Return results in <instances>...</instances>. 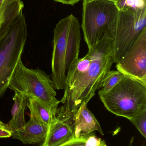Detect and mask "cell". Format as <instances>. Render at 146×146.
Instances as JSON below:
<instances>
[{"label":"cell","mask_w":146,"mask_h":146,"mask_svg":"<svg viewBox=\"0 0 146 146\" xmlns=\"http://www.w3.org/2000/svg\"><path fill=\"white\" fill-rule=\"evenodd\" d=\"M113 63L112 40L108 33L88 48L84 57L78 58L73 63L66 77L61 100L63 106L75 112L83 103L88 104L101 88L103 80Z\"/></svg>","instance_id":"1"},{"label":"cell","mask_w":146,"mask_h":146,"mask_svg":"<svg viewBox=\"0 0 146 146\" xmlns=\"http://www.w3.org/2000/svg\"><path fill=\"white\" fill-rule=\"evenodd\" d=\"M79 20L73 14L61 19L54 30L51 80L55 89L64 90L68 73L79 58L81 35Z\"/></svg>","instance_id":"2"},{"label":"cell","mask_w":146,"mask_h":146,"mask_svg":"<svg viewBox=\"0 0 146 146\" xmlns=\"http://www.w3.org/2000/svg\"><path fill=\"white\" fill-rule=\"evenodd\" d=\"M27 36V25L23 12L7 19L0 28V98L21 60Z\"/></svg>","instance_id":"3"},{"label":"cell","mask_w":146,"mask_h":146,"mask_svg":"<svg viewBox=\"0 0 146 146\" xmlns=\"http://www.w3.org/2000/svg\"><path fill=\"white\" fill-rule=\"evenodd\" d=\"M8 88L38 100L55 115L61 101L56 98L54 82L39 68L30 69L21 60L15 69Z\"/></svg>","instance_id":"4"},{"label":"cell","mask_w":146,"mask_h":146,"mask_svg":"<svg viewBox=\"0 0 146 146\" xmlns=\"http://www.w3.org/2000/svg\"><path fill=\"white\" fill-rule=\"evenodd\" d=\"M99 97L109 111L128 120L146 109V86L125 76L109 92Z\"/></svg>","instance_id":"5"},{"label":"cell","mask_w":146,"mask_h":146,"mask_svg":"<svg viewBox=\"0 0 146 146\" xmlns=\"http://www.w3.org/2000/svg\"><path fill=\"white\" fill-rule=\"evenodd\" d=\"M119 10L115 3L107 0H83L81 28L88 48L109 32Z\"/></svg>","instance_id":"6"},{"label":"cell","mask_w":146,"mask_h":146,"mask_svg":"<svg viewBox=\"0 0 146 146\" xmlns=\"http://www.w3.org/2000/svg\"><path fill=\"white\" fill-rule=\"evenodd\" d=\"M146 8L135 13L119 11L109 32L112 40L114 63L118 62L146 29Z\"/></svg>","instance_id":"7"},{"label":"cell","mask_w":146,"mask_h":146,"mask_svg":"<svg viewBox=\"0 0 146 146\" xmlns=\"http://www.w3.org/2000/svg\"><path fill=\"white\" fill-rule=\"evenodd\" d=\"M116 67L125 76L146 86V29L120 58Z\"/></svg>","instance_id":"8"},{"label":"cell","mask_w":146,"mask_h":146,"mask_svg":"<svg viewBox=\"0 0 146 146\" xmlns=\"http://www.w3.org/2000/svg\"><path fill=\"white\" fill-rule=\"evenodd\" d=\"M75 113L63 106L58 108L41 146H60L73 139Z\"/></svg>","instance_id":"9"},{"label":"cell","mask_w":146,"mask_h":146,"mask_svg":"<svg viewBox=\"0 0 146 146\" xmlns=\"http://www.w3.org/2000/svg\"><path fill=\"white\" fill-rule=\"evenodd\" d=\"M87 104L83 103L74 115V138H80L96 131L104 135L100 124L87 108Z\"/></svg>","instance_id":"10"},{"label":"cell","mask_w":146,"mask_h":146,"mask_svg":"<svg viewBox=\"0 0 146 146\" xmlns=\"http://www.w3.org/2000/svg\"><path fill=\"white\" fill-rule=\"evenodd\" d=\"M48 126L43 124L30 116V119L24 126L13 131L12 138L23 144H35L43 142L48 132Z\"/></svg>","instance_id":"11"},{"label":"cell","mask_w":146,"mask_h":146,"mask_svg":"<svg viewBox=\"0 0 146 146\" xmlns=\"http://www.w3.org/2000/svg\"><path fill=\"white\" fill-rule=\"evenodd\" d=\"M13 100L14 103L11 110L12 118L7 124L13 131L23 127L25 123V111L27 107L28 98L19 93L15 92Z\"/></svg>","instance_id":"12"},{"label":"cell","mask_w":146,"mask_h":146,"mask_svg":"<svg viewBox=\"0 0 146 146\" xmlns=\"http://www.w3.org/2000/svg\"><path fill=\"white\" fill-rule=\"evenodd\" d=\"M27 107L30 111V116L33 117L39 122L49 126L54 114L43 105L34 99H28Z\"/></svg>","instance_id":"13"},{"label":"cell","mask_w":146,"mask_h":146,"mask_svg":"<svg viewBox=\"0 0 146 146\" xmlns=\"http://www.w3.org/2000/svg\"><path fill=\"white\" fill-rule=\"evenodd\" d=\"M60 146H106L105 141L93 133L80 138H74Z\"/></svg>","instance_id":"14"},{"label":"cell","mask_w":146,"mask_h":146,"mask_svg":"<svg viewBox=\"0 0 146 146\" xmlns=\"http://www.w3.org/2000/svg\"><path fill=\"white\" fill-rule=\"evenodd\" d=\"M24 7L21 0H10L5 7L0 8V28L7 19L23 12Z\"/></svg>","instance_id":"15"},{"label":"cell","mask_w":146,"mask_h":146,"mask_svg":"<svg viewBox=\"0 0 146 146\" xmlns=\"http://www.w3.org/2000/svg\"><path fill=\"white\" fill-rule=\"evenodd\" d=\"M124 76V75L119 71L110 70L106 73L103 80L102 88L98 92L99 96L109 92Z\"/></svg>","instance_id":"16"},{"label":"cell","mask_w":146,"mask_h":146,"mask_svg":"<svg viewBox=\"0 0 146 146\" xmlns=\"http://www.w3.org/2000/svg\"><path fill=\"white\" fill-rule=\"evenodd\" d=\"M119 11L135 13L146 8V0H117L115 3Z\"/></svg>","instance_id":"17"},{"label":"cell","mask_w":146,"mask_h":146,"mask_svg":"<svg viewBox=\"0 0 146 146\" xmlns=\"http://www.w3.org/2000/svg\"><path fill=\"white\" fill-rule=\"evenodd\" d=\"M136 127L141 135L146 138V109L129 120Z\"/></svg>","instance_id":"18"},{"label":"cell","mask_w":146,"mask_h":146,"mask_svg":"<svg viewBox=\"0 0 146 146\" xmlns=\"http://www.w3.org/2000/svg\"><path fill=\"white\" fill-rule=\"evenodd\" d=\"M13 131L9 128L7 123L6 124L0 120V138L12 137Z\"/></svg>","instance_id":"19"},{"label":"cell","mask_w":146,"mask_h":146,"mask_svg":"<svg viewBox=\"0 0 146 146\" xmlns=\"http://www.w3.org/2000/svg\"><path fill=\"white\" fill-rule=\"evenodd\" d=\"M57 2L67 5H74L81 0H54Z\"/></svg>","instance_id":"20"},{"label":"cell","mask_w":146,"mask_h":146,"mask_svg":"<svg viewBox=\"0 0 146 146\" xmlns=\"http://www.w3.org/2000/svg\"><path fill=\"white\" fill-rule=\"evenodd\" d=\"M9 0H0V8L5 7Z\"/></svg>","instance_id":"21"},{"label":"cell","mask_w":146,"mask_h":146,"mask_svg":"<svg viewBox=\"0 0 146 146\" xmlns=\"http://www.w3.org/2000/svg\"><path fill=\"white\" fill-rule=\"evenodd\" d=\"M107 1H110L113 2L115 3L116 2L117 0H107Z\"/></svg>","instance_id":"22"},{"label":"cell","mask_w":146,"mask_h":146,"mask_svg":"<svg viewBox=\"0 0 146 146\" xmlns=\"http://www.w3.org/2000/svg\"><path fill=\"white\" fill-rule=\"evenodd\" d=\"M129 146H132V145H129Z\"/></svg>","instance_id":"23"}]
</instances>
